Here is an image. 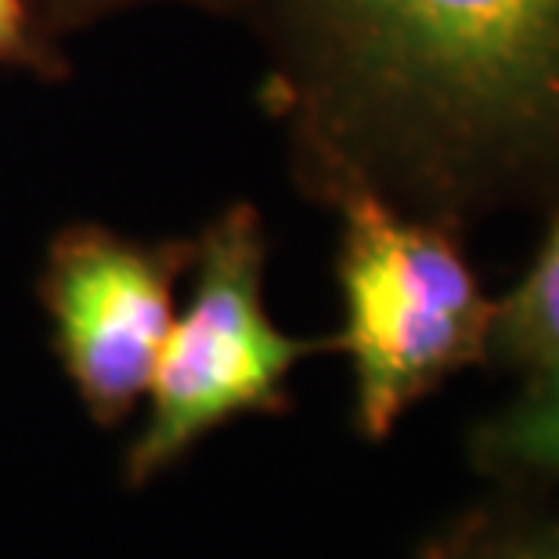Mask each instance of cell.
Returning a JSON list of instances; mask_svg holds the SVG:
<instances>
[{"mask_svg": "<svg viewBox=\"0 0 559 559\" xmlns=\"http://www.w3.org/2000/svg\"><path fill=\"white\" fill-rule=\"evenodd\" d=\"M491 358H502L527 376L559 365V202L527 275L498 300Z\"/></svg>", "mask_w": 559, "mask_h": 559, "instance_id": "obj_5", "label": "cell"}, {"mask_svg": "<svg viewBox=\"0 0 559 559\" xmlns=\"http://www.w3.org/2000/svg\"><path fill=\"white\" fill-rule=\"evenodd\" d=\"M314 340H296L264 307V235L253 210H231L199 246V282L163 343L145 430L127 451L141 487L181 462L202 437L242 415L285 408V383Z\"/></svg>", "mask_w": 559, "mask_h": 559, "instance_id": "obj_3", "label": "cell"}, {"mask_svg": "<svg viewBox=\"0 0 559 559\" xmlns=\"http://www.w3.org/2000/svg\"><path fill=\"white\" fill-rule=\"evenodd\" d=\"M419 559H559V520L523 509H477L426 542Z\"/></svg>", "mask_w": 559, "mask_h": 559, "instance_id": "obj_7", "label": "cell"}, {"mask_svg": "<svg viewBox=\"0 0 559 559\" xmlns=\"http://www.w3.org/2000/svg\"><path fill=\"white\" fill-rule=\"evenodd\" d=\"M477 444L498 473L559 484V365L527 376L523 394L484 426Z\"/></svg>", "mask_w": 559, "mask_h": 559, "instance_id": "obj_6", "label": "cell"}, {"mask_svg": "<svg viewBox=\"0 0 559 559\" xmlns=\"http://www.w3.org/2000/svg\"><path fill=\"white\" fill-rule=\"evenodd\" d=\"M340 199V343L354 368V423L365 440H386L404 412L491 358L498 300L437 221L404 217L365 185Z\"/></svg>", "mask_w": 559, "mask_h": 559, "instance_id": "obj_2", "label": "cell"}, {"mask_svg": "<svg viewBox=\"0 0 559 559\" xmlns=\"http://www.w3.org/2000/svg\"><path fill=\"white\" fill-rule=\"evenodd\" d=\"M177 253L80 228L55 242L44 304L55 354L94 423L116 426L148 394L174 329Z\"/></svg>", "mask_w": 559, "mask_h": 559, "instance_id": "obj_4", "label": "cell"}, {"mask_svg": "<svg viewBox=\"0 0 559 559\" xmlns=\"http://www.w3.org/2000/svg\"><path fill=\"white\" fill-rule=\"evenodd\" d=\"M26 37V19H22L19 0H0V58L15 55Z\"/></svg>", "mask_w": 559, "mask_h": 559, "instance_id": "obj_8", "label": "cell"}, {"mask_svg": "<svg viewBox=\"0 0 559 559\" xmlns=\"http://www.w3.org/2000/svg\"><path fill=\"white\" fill-rule=\"evenodd\" d=\"M332 141L433 210L559 202V0H293Z\"/></svg>", "mask_w": 559, "mask_h": 559, "instance_id": "obj_1", "label": "cell"}]
</instances>
